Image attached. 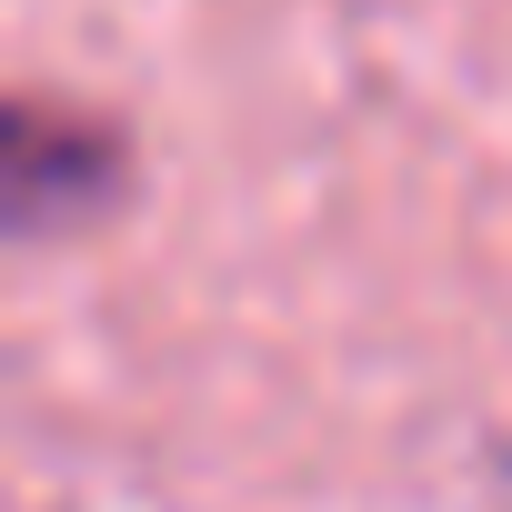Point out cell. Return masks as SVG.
Masks as SVG:
<instances>
[{
	"label": "cell",
	"instance_id": "6da1fadb",
	"mask_svg": "<svg viewBox=\"0 0 512 512\" xmlns=\"http://www.w3.org/2000/svg\"><path fill=\"white\" fill-rule=\"evenodd\" d=\"M121 191H131V151H121L111 111H81V101H51V91L11 101V221L31 241L101 221Z\"/></svg>",
	"mask_w": 512,
	"mask_h": 512
}]
</instances>
